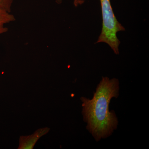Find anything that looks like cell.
<instances>
[{"mask_svg": "<svg viewBox=\"0 0 149 149\" xmlns=\"http://www.w3.org/2000/svg\"><path fill=\"white\" fill-rule=\"evenodd\" d=\"M62 0H56V3L58 4L61 3L62 2Z\"/></svg>", "mask_w": 149, "mask_h": 149, "instance_id": "8992f818", "label": "cell"}, {"mask_svg": "<svg viewBox=\"0 0 149 149\" xmlns=\"http://www.w3.org/2000/svg\"><path fill=\"white\" fill-rule=\"evenodd\" d=\"M100 1L102 15V28L96 43H106L115 54H118L120 42L118 38L117 34L120 31H125V28L118 22L115 16L110 0Z\"/></svg>", "mask_w": 149, "mask_h": 149, "instance_id": "7a4b0ae2", "label": "cell"}, {"mask_svg": "<svg viewBox=\"0 0 149 149\" xmlns=\"http://www.w3.org/2000/svg\"><path fill=\"white\" fill-rule=\"evenodd\" d=\"M49 130L50 128H40L30 136H21L19 138L18 149H33L39 139L48 133Z\"/></svg>", "mask_w": 149, "mask_h": 149, "instance_id": "3957f363", "label": "cell"}, {"mask_svg": "<svg viewBox=\"0 0 149 149\" xmlns=\"http://www.w3.org/2000/svg\"><path fill=\"white\" fill-rule=\"evenodd\" d=\"M14 15L10 13L0 3V37L8 31L6 25L15 21Z\"/></svg>", "mask_w": 149, "mask_h": 149, "instance_id": "277c9868", "label": "cell"}, {"mask_svg": "<svg viewBox=\"0 0 149 149\" xmlns=\"http://www.w3.org/2000/svg\"><path fill=\"white\" fill-rule=\"evenodd\" d=\"M14 0H0V3L1 4L8 12L11 13L12 6Z\"/></svg>", "mask_w": 149, "mask_h": 149, "instance_id": "5b68a950", "label": "cell"}, {"mask_svg": "<svg viewBox=\"0 0 149 149\" xmlns=\"http://www.w3.org/2000/svg\"><path fill=\"white\" fill-rule=\"evenodd\" d=\"M119 89L117 78L102 77L92 99L80 98L86 128L97 142L108 138L118 128V119L109 106L112 99L118 97Z\"/></svg>", "mask_w": 149, "mask_h": 149, "instance_id": "6da1fadb", "label": "cell"}]
</instances>
